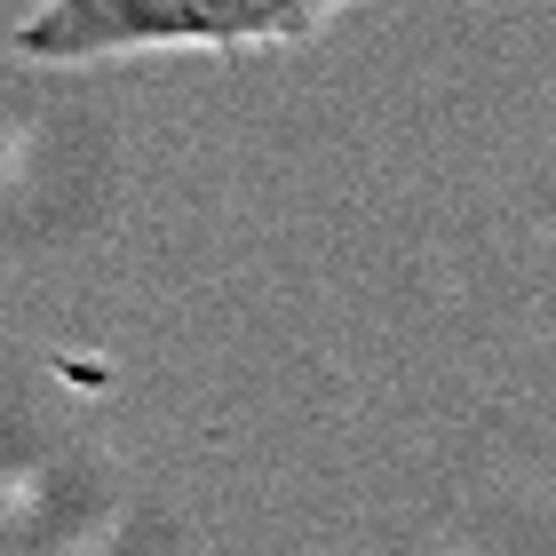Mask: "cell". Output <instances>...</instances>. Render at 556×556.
<instances>
[{
  "label": "cell",
  "mask_w": 556,
  "mask_h": 556,
  "mask_svg": "<svg viewBox=\"0 0 556 556\" xmlns=\"http://www.w3.org/2000/svg\"><path fill=\"white\" fill-rule=\"evenodd\" d=\"M358 0H40L16 24L24 64H128V56H247L326 33Z\"/></svg>",
  "instance_id": "6da1fadb"
}]
</instances>
